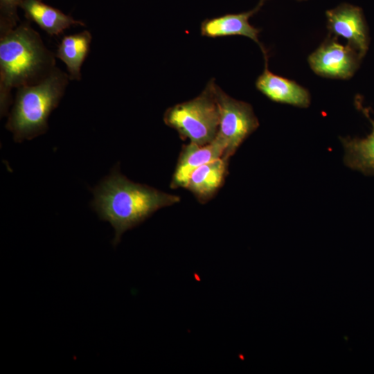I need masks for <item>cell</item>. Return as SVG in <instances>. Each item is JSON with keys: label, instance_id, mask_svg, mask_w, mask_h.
Returning a JSON list of instances; mask_svg holds the SVG:
<instances>
[{"label": "cell", "instance_id": "obj_14", "mask_svg": "<svg viewBox=\"0 0 374 374\" xmlns=\"http://www.w3.org/2000/svg\"><path fill=\"white\" fill-rule=\"evenodd\" d=\"M91 35L88 31L64 37L57 56L66 65L71 78L80 80V69L89 52Z\"/></svg>", "mask_w": 374, "mask_h": 374}, {"label": "cell", "instance_id": "obj_12", "mask_svg": "<svg viewBox=\"0 0 374 374\" xmlns=\"http://www.w3.org/2000/svg\"><path fill=\"white\" fill-rule=\"evenodd\" d=\"M359 105L361 107L359 103ZM361 108L372 125V131L363 139H341L345 152L344 163L353 170L374 176V120L368 116L366 109Z\"/></svg>", "mask_w": 374, "mask_h": 374}, {"label": "cell", "instance_id": "obj_1", "mask_svg": "<svg viewBox=\"0 0 374 374\" xmlns=\"http://www.w3.org/2000/svg\"><path fill=\"white\" fill-rule=\"evenodd\" d=\"M92 207L100 220L114 229L113 244L122 235L157 210L179 202L180 197L150 186L134 183L114 168L93 190Z\"/></svg>", "mask_w": 374, "mask_h": 374}, {"label": "cell", "instance_id": "obj_10", "mask_svg": "<svg viewBox=\"0 0 374 374\" xmlns=\"http://www.w3.org/2000/svg\"><path fill=\"white\" fill-rule=\"evenodd\" d=\"M225 145L217 137L204 145L190 143L185 145L171 181V188H186L191 174L201 166L223 157Z\"/></svg>", "mask_w": 374, "mask_h": 374}, {"label": "cell", "instance_id": "obj_6", "mask_svg": "<svg viewBox=\"0 0 374 374\" xmlns=\"http://www.w3.org/2000/svg\"><path fill=\"white\" fill-rule=\"evenodd\" d=\"M362 57L347 44H340L336 37H329L308 57L312 71L319 75L348 79L353 75Z\"/></svg>", "mask_w": 374, "mask_h": 374}, {"label": "cell", "instance_id": "obj_11", "mask_svg": "<svg viewBox=\"0 0 374 374\" xmlns=\"http://www.w3.org/2000/svg\"><path fill=\"white\" fill-rule=\"evenodd\" d=\"M227 161L221 157L201 166L191 174L186 188L202 202L208 200L224 182Z\"/></svg>", "mask_w": 374, "mask_h": 374}, {"label": "cell", "instance_id": "obj_8", "mask_svg": "<svg viewBox=\"0 0 374 374\" xmlns=\"http://www.w3.org/2000/svg\"><path fill=\"white\" fill-rule=\"evenodd\" d=\"M263 72L256 81L258 91L272 101L305 108L310 104V94L296 82L277 75L268 69L267 54L264 55Z\"/></svg>", "mask_w": 374, "mask_h": 374}, {"label": "cell", "instance_id": "obj_9", "mask_svg": "<svg viewBox=\"0 0 374 374\" xmlns=\"http://www.w3.org/2000/svg\"><path fill=\"white\" fill-rule=\"evenodd\" d=\"M264 3L265 0H260L254 9L248 12L228 14L206 19L201 24V34L211 38L233 35L244 36L257 43L263 54H267L266 49L258 39L260 29L253 26L249 22V18L260 9Z\"/></svg>", "mask_w": 374, "mask_h": 374}, {"label": "cell", "instance_id": "obj_13", "mask_svg": "<svg viewBox=\"0 0 374 374\" xmlns=\"http://www.w3.org/2000/svg\"><path fill=\"white\" fill-rule=\"evenodd\" d=\"M20 7L28 18L50 35H59L71 26L84 24L39 0H24Z\"/></svg>", "mask_w": 374, "mask_h": 374}, {"label": "cell", "instance_id": "obj_2", "mask_svg": "<svg viewBox=\"0 0 374 374\" xmlns=\"http://www.w3.org/2000/svg\"><path fill=\"white\" fill-rule=\"evenodd\" d=\"M0 40L1 114L6 115L13 87L30 85L53 63L39 35L28 26L2 31Z\"/></svg>", "mask_w": 374, "mask_h": 374}, {"label": "cell", "instance_id": "obj_16", "mask_svg": "<svg viewBox=\"0 0 374 374\" xmlns=\"http://www.w3.org/2000/svg\"><path fill=\"white\" fill-rule=\"evenodd\" d=\"M299 1H303V0H299Z\"/></svg>", "mask_w": 374, "mask_h": 374}, {"label": "cell", "instance_id": "obj_15", "mask_svg": "<svg viewBox=\"0 0 374 374\" xmlns=\"http://www.w3.org/2000/svg\"><path fill=\"white\" fill-rule=\"evenodd\" d=\"M24 0H0L1 30L6 31L12 29L15 25L17 8Z\"/></svg>", "mask_w": 374, "mask_h": 374}, {"label": "cell", "instance_id": "obj_4", "mask_svg": "<svg viewBox=\"0 0 374 374\" xmlns=\"http://www.w3.org/2000/svg\"><path fill=\"white\" fill-rule=\"evenodd\" d=\"M215 86V81L211 80L198 96L168 108L163 116L165 123L190 143L199 145L211 143L220 124Z\"/></svg>", "mask_w": 374, "mask_h": 374}, {"label": "cell", "instance_id": "obj_5", "mask_svg": "<svg viewBox=\"0 0 374 374\" xmlns=\"http://www.w3.org/2000/svg\"><path fill=\"white\" fill-rule=\"evenodd\" d=\"M215 95L220 114L216 137L225 145L222 158L228 161L245 139L258 127L259 122L250 104L231 98L217 84Z\"/></svg>", "mask_w": 374, "mask_h": 374}, {"label": "cell", "instance_id": "obj_7", "mask_svg": "<svg viewBox=\"0 0 374 374\" xmlns=\"http://www.w3.org/2000/svg\"><path fill=\"white\" fill-rule=\"evenodd\" d=\"M327 28L335 37L346 39L348 44L355 48L362 58L368 48L367 26L359 7L341 3L326 12Z\"/></svg>", "mask_w": 374, "mask_h": 374}, {"label": "cell", "instance_id": "obj_3", "mask_svg": "<svg viewBox=\"0 0 374 374\" xmlns=\"http://www.w3.org/2000/svg\"><path fill=\"white\" fill-rule=\"evenodd\" d=\"M66 76L52 71L35 85L19 87L6 123L15 142L30 140L45 133L48 118L63 94Z\"/></svg>", "mask_w": 374, "mask_h": 374}]
</instances>
